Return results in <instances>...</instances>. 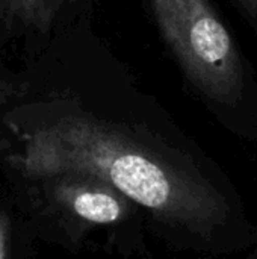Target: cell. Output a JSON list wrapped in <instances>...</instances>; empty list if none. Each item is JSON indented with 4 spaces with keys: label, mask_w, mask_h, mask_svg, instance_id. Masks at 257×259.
<instances>
[{
    "label": "cell",
    "mask_w": 257,
    "mask_h": 259,
    "mask_svg": "<svg viewBox=\"0 0 257 259\" xmlns=\"http://www.w3.org/2000/svg\"><path fill=\"white\" fill-rule=\"evenodd\" d=\"M14 162L35 179L62 171L92 175L158 222L203 238L224 226L230 211L224 196L200 173L89 117H65L35 131Z\"/></svg>",
    "instance_id": "1"
},
{
    "label": "cell",
    "mask_w": 257,
    "mask_h": 259,
    "mask_svg": "<svg viewBox=\"0 0 257 259\" xmlns=\"http://www.w3.org/2000/svg\"><path fill=\"white\" fill-rule=\"evenodd\" d=\"M159 32L191 83L209 100L235 106L245 93L241 50L209 0H148Z\"/></svg>",
    "instance_id": "2"
},
{
    "label": "cell",
    "mask_w": 257,
    "mask_h": 259,
    "mask_svg": "<svg viewBox=\"0 0 257 259\" xmlns=\"http://www.w3.org/2000/svg\"><path fill=\"white\" fill-rule=\"evenodd\" d=\"M52 179V197L68 214L88 225H115L130 212V200L106 181L80 171H62Z\"/></svg>",
    "instance_id": "3"
},
{
    "label": "cell",
    "mask_w": 257,
    "mask_h": 259,
    "mask_svg": "<svg viewBox=\"0 0 257 259\" xmlns=\"http://www.w3.org/2000/svg\"><path fill=\"white\" fill-rule=\"evenodd\" d=\"M0 18L39 30H45L52 24L47 0H0Z\"/></svg>",
    "instance_id": "4"
},
{
    "label": "cell",
    "mask_w": 257,
    "mask_h": 259,
    "mask_svg": "<svg viewBox=\"0 0 257 259\" xmlns=\"http://www.w3.org/2000/svg\"><path fill=\"white\" fill-rule=\"evenodd\" d=\"M257 32V0H230Z\"/></svg>",
    "instance_id": "5"
},
{
    "label": "cell",
    "mask_w": 257,
    "mask_h": 259,
    "mask_svg": "<svg viewBox=\"0 0 257 259\" xmlns=\"http://www.w3.org/2000/svg\"><path fill=\"white\" fill-rule=\"evenodd\" d=\"M8 235H9V223L5 215L0 214V258L8 255Z\"/></svg>",
    "instance_id": "6"
},
{
    "label": "cell",
    "mask_w": 257,
    "mask_h": 259,
    "mask_svg": "<svg viewBox=\"0 0 257 259\" xmlns=\"http://www.w3.org/2000/svg\"><path fill=\"white\" fill-rule=\"evenodd\" d=\"M67 0H47V11H48V18L53 21V18L56 17L58 11L62 8V5Z\"/></svg>",
    "instance_id": "7"
}]
</instances>
